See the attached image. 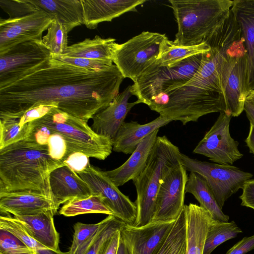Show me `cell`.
<instances>
[{
	"label": "cell",
	"mask_w": 254,
	"mask_h": 254,
	"mask_svg": "<svg viewBox=\"0 0 254 254\" xmlns=\"http://www.w3.org/2000/svg\"><path fill=\"white\" fill-rule=\"evenodd\" d=\"M203 54L170 66H160L155 62L131 85L132 95L150 108L163 95L183 86L192 78L200 65Z\"/></svg>",
	"instance_id": "7"
},
{
	"label": "cell",
	"mask_w": 254,
	"mask_h": 254,
	"mask_svg": "<svg viewBox=\"0 0 254 254\" xmlns=\"http://www.w3.org/2000/svg\"><path fill=\"white\" fill-rule=\"evenodd\" d=\"M244 111L250 123L254 125V104L246 100L244 106Z\"/></svg>",
	"instance_id": "46"
},
{
	"label": "cell",
	"mask_w": 254,
	"mask_h": 254,
	"mask_svg": "<svg viewBox=\"0 0 254 254\" xmlns=\"http://www.w3.org/2000/svg\"><path fill=\"white\" fill-rule=\"evenodd\" d=\"M64 138L72 153L82 152L89 157L104 160L112 153L113 141L95 132L87 121L52 108L43 117L32 122Z\"/></svg>",
	"instance_id": "6"
},
{
	"label": "cell",
	"mask_w": 254,
	"mask_h": 254,
	"mask_svg": "<svg viewBox=\"0 0 254 254\" xmlns=\"http://www.w3.org/2000/svg\"><path fill=\"white\" fill-rule=\"evenodd\" d=\"M55 214L53 210H47L30 215L14 216L37 242L49 249L59 251L60 234L54 225Z\"/></svg>",
	"instance_id": "27"
},
{
	"label": "cell",
	"mask_w": 254,
	"mask_h": 254,
	"mask_svg": "<svg viewBox=\"0 0 254 254\" xmlns=\"http://www.w3.org/2000/svg\"><path fill=\"white\" fill-rule=\"evenodd\" d=\"M186 254H203L208 230L214 221L211 214L200 205H185Z\"/></svg>",
	"instance_id": "22"
},
{
	"label": "cell",
	"mask_w": 254,
	"mask_h": 254,
	"mask_svg": "<svg viewBox=\"0 0 254 254\" xmlns=\"http://www.w3.org/2000/svg\"><path fill=\"white\" fill-rule=\"evenodd\" d=\"M87 213H102L114 215L113 212L104 203L101 196L97 194H94L88 197L66 202L59 211L60 214L66 217Z\"/></svg>",
	"instance_id": "33"
},
{
	"label": "cell",
	"mask_w": 254,
	"mask_h": 254,
	"mask_svg": "<svg viewBox=\"0 0 254 254\" xmlns=\"http://www.w3.org/2000/svg\"><path fill=\"white\" fill-rule=\"evenodd\" d=\"M84 23L90 29L98 24L111 21L114 18L129 11H136V7L146 0H81Z\"/></svg>",
	"instance_id": "21"
},
{
	"label": "cell",
	"mask_w": 254,
	"mask_h": 254,
	"mask_svg": "<svg viewBox=\"0 0 254 254\" xmlns=\"http://www.w3.org/2000/svg\"><path fill=\"white\" fill-rule=\"evenodd\" d=\"M178 24L173 43L199 45L228 17L233 0H169Z\"/></svg>",
	"instance_id": "4"
},
{
	"label": "cell",
	"mask_w": 254,
	"mask_h": 254,
	"mask_svg": "<svg viewBox=\"0 0 254 254\" xmlns=\"http://www.w3.org/2000/svg\"><path fill=\"white\" fill-rule=\"evenodd\" d=\"M185 191L192 194L200 206L207 210L214 220L220 222L229 221V216L223 213L207 182L201 176L195 172H190Z\"/></svg>",
	"instance_id": "30"
},
{
	"label": "cell",
	"mask_w": 254,
	"mask_h": 254,
	"mask_svg": "<svg viewBox=\"0 0 254 254\" xmlns=\"http://www.w3.org/2000/svg\"><path fill=\"white\" fill-rule=\"evenodd\" d=\"M88 185L93 194H99L114 215L124 223L133 225L136 218V207L128 196L122 193L105 171L90 164L77 173Z\"/></svg>",
	"instance_id": "12"
},
{
	"label": "cell",
	"mask_w": 254,
	"mask_h": 254,
	"mask_svg": "<svg viewBox=\"0 0 254 254\" xmlns=\"http://www.w3.org/2000/svg\"><path fill=\"white\" fill-rule=\"evenodd\" d=\"M157 129L144 138L131 156L119 167L105 171L106 175L117 187H120L137 177L144 170L157 137Z\"/></svg>",
	"instance_id": "24"
},
{
	"label": "cell",
	"mask_w": 254,
	"mask_h": 254,
	"mask_svg": "<svg viewBox=\"0 0 254 254\" xmlns=\"http://www.w3.org/2000/svg\"><path fill=\"white\" fill-rule=\"evenodd\" d=\"M254 249V235L245 237L238 242L226 254H245Z\"/></svg>",
	"instance_id": "43"
},
{
	"label": "cell",
	"mask_w": 254,
	"mask_h": 254,
	"mask_svg": "<svg viewBox=\"0 0 254 254\" xmlns=\"http://www.w3.org/2000/svg\"><path fill=\"white\" fill-rule=\"evenodd\" d=\"M99 232L85 254H101L109 239L118 230L124 223L114 215H108Z\"/></svg>",
	"instance_id": "38"
},
{
	"label": "cell",
	"mask_w": 254,
	"mask_h": 254,
	"mask_svg": "<svg viewBox=\"0 0 254 254\" xmlns=\"http://www.w3.org/2000/svg\"><path fill=\"white\" fill-rule=\"evenodd\" d=\"M174 221H152L140 227L123 223L120 231L130 254H157Z\"/></svg>",
	"instance_id": "16"
},
{
	"label": "cell",
	"mask_w": 254,
	"mask_h": 254,
	"mask_svg": "<svg viewBox=\"0 0 254 254\" xmlns=\"http://www.w3.org/2000/svg\"><path fill=\"white\" fill-rule=\"evenodd\" d=\"M54 59L88 70L101 69L113 64L111 62L85 58L59 57Z\"/></svg>",
	"instance_id": "40"
},
{
	"label": "cell",
	"mask_w": 254,
	"mask_h": 254,
	"mask_svg": "<svg viewBox=\"0 0 254 254\" xmlns=\"http://www.w3.org/2000/svg\"><path fill=\"white\" fill-rule=\"evenodd\" d=\"M157 254H186V226L184 209L174 222Z\"/></svg>",
	"instance_id": "34"
},
{
	"label": "cell",
	"mask_w": 254,
	"mask_h": 254,
	"mask_svg": "<svg viewBox=\"0 0 254 254\" xmlns=\"http://www.w3.org/2000/svg\"><path fill=\"white\" fill-rule=\"evenodd\" d=\"M181 152L166 136H158L142 172L132 182L137 197V215L133 226L140 227L152 221L155 201L164 175L181 160Z\"/></svg>",
	"instance_id": "5"
},
{
	"label": "cell",
	"mask_w": 254,
	"mask_h": 254,
	"mask_svg": "<svg viewBox=\"0 0 254 254\" xmlns=\"http://www.w3.org/2000/svg\"><path fill=\"white\" fill-rule=\"evenodd\" d=\"M50 57L42 40L19 44L0 54V89L16 81Z\"/></svg>",
	"instance_id": "11"
},
{
	"label": "cell",
	"mask_w": 254,
	"mask_h": 254,
	"mask_svg": "<svg viewBox=\"0 0 254 254\" xmlns=\"http://www.w3.org/2000/svg\"><path fill=\"white\" fill-rule=\"evenodd\" d=\"M33 122V121H32ZM32 124V129L26 138L36 146L48 150L51 158L61 165L72 153L64 138L46 127Z\"/></svg>",
	"instance_id": "29"
},
{
	"label": "cell",
	"mask_w": 254,
	"mask_h": 254,
	"mask_svg": "<svg viewBox=\"0 0 254 254\" xmlns=\"http://www.w3.org/2000/svg\"><path fill=\"white\" fill-rule=\"evenodd\" d=\"M52 21L43 12L14 19L0 18V54L19 44L42 40L43 32Z\"/></svg>",
	"instance_id": "15"
},
{
	"label": "cell",
	"mask_w": 254,
	"mask_h": 254,
	"mask_svg": "<svg viewBox=\"0 0 254 254\" xmlns=\"http://www.w3.org/2000/svg\"><path fill=\"white\" fill-rule=\"evenodd\" d=\"M124 77L115 64L88 70L51 57L0 89V116H20L43 104L88 121L118 95Z\"/></svg>",
	"instance_id": "1"
},
{
	"label": "cell",
	"mask_w": 254,
	"mask_h": 254,
	"mask_svg": "<svg viewBox=\"0 0 254 254\" xmlns=\"http://www.w3.org/2000/svg\"><path fill=\"white\" fill-rule=\"evenodd\" d=\"M250 152L254 154V125L250 123L248 135L245 140Z\"/></svg>",
	"instance_id": "45"
},
{
	"label": "cell",
	"mask_w": 254,
	"mask_h": 254,
	"mask_svg": "<svg viewBox=\"0 0 254 254\" xmlns=\"http://www.w3.org/2000/svg\"><path fill=\"white\" fill-rule=\"evenodd\" d=\"M181 160L163 176L157 194L152 221H175L184 207L188 176Z\"/></svg>",
	"instance_id": "14"
},
{
	"label": "cell",
	"mask_w": 254,
	"mask_h": 254,
	"mask_svg": "<svg viewBox=\"0 0 254 254\" xmlns=\"http://www.w3.org/2000/svg\"><path fill=\"white\" fill-rule=\"evenodd\" d=\"M242 189V194L239 196L241 205L254 210V179L247 181Z\"/></svg>",
	"instance_id": "42"
},
{
	"label": "cell",
	"mask_w": 254,
	"mask_h": 254,
	"mask_svg": "<svg viewBox=\"0 0 254 254\" xmlns=\"http://www.w3.org/2000/svg\"><path fill=\"white\" fill-rule=\"evenodd\" d=\"M232 116L220 113L217 119L198 142L193 153L202 155L216 163L232 165L243 154L239 149V142L233 138L229 126Z\"/></svg>",
	"instance_id": "13"
},
{
	"label": "cell",
	"mask_w": 254,
	"mask_h": 254,
	"mask_svg": "<svg viewBox=\"0 0 254 254\" xmlns=\"http://www.w3.org/2000/svg\"><path fill=\"white\" fill-rule=\"evenodd\" d=\"M0 229L5 230L19 239L36 254H64L61 251L51 250L35 240L28 232L21 222L10 214L0 213Z\"/></svg>",
	"instance_id": "32"
},
{
	"label": "cell",
	"mask_w": 254,
	"mask_h": 254,
	"mask_svg": "<svg viewBox=\"0 0 254 254\" xmlns=\"http://www.w3.org/2000/svg\"><path fill=\"white\" fill-rule=\"evenodd\" d=\"M105 219L91 224L77 222L73 226L74 234L69 251L64 254H85L95 241Z\"/></svg>",
	"instance_id": "36"
},
{
	"label": "cell",
	"mask_w": 254,
	"mask_h": 254,
	"mask_svg": "<svg viewBox=\"0 0 254 254\" xmlns=\"http://www.w3.org/2000/svg\"><path fill=\"white\" fill-rule=\"evenodd\" d=\"M61 166L26 139L7 146L0 149V193L33 190L53 196L49 175Z\"/></svg>",
	"instance_id": "3"
},
{
	"label": "cell",
	"mask_w": 254,
	"mask_h": 254,
	"mask_svg": "<svg viewBox=\"0 0 254 254\" xmlns=\"http://www.w3.org/2000/svg\"><path fill=\"white\" fill-rule=\"evenodd\" d=\"M45 113L44 107L39 106L20 116H0V149L27 138L32 129V122Z\"/></svg>",
	"instance_id": "26"
},
{
	"label": "cell",
	"mask_w": 254,
	"mask_h": 254,
	"mask_svg": "<svg viewBox=\"0 0 254 254\" xmlns=\"http://www.w3.org/2000/svg\"><path fill=\"white\" fill-rule=\"evenodd\" d=\"M0 254H36V253L15 236L0 229Z\"/></svg>",
	"instance_id": "39"
},
{
	"label": "cell",
	"mask_w": 254,
	"mask_h": 254,
	"mask_svg": "<svg viewBox=\"0 0 254 254\" xmlns=\"http://www.w3.org/2000/svg\"><path fill=\"white\" fill-rule=\"evenodd\" d=\"M221 75L226 104L225 113L232 117H238L244 111L248 96L247 58L242 33L227 54L223 64Z\"/></svg>",
	"instance_id": "9"
},
{
	"label": "cell",
	"mask_w": 254,
	"mask_h": 254,
	"mask_svg": "<svg viewBox=\"0 0 254 254\" xmlns=\"http://www.w3.org/2000/svg\"><path fill=\"white\" fill-rule=\"evenodd\" d=\"M167 39L165 34L143 31L124 43L118 44L113 63L124 78L134 82L158 59Z\"/></svg>",
	"instance_id": "8"
},
{
	"label": "cell",
	"mask_w": 254,
	"mask_h": 254,
	"mask_svg": "<svg viewBox=\"0 0 254 254\" xmlns=\"http://www.w3.org/2000/svg\"><path fill=\"white\" fill-rule=\"evenodd\" d=\"M231 10L245 40L247 58L248 94L254 89V0H234Z\"/></svg>",
	"instance_id": "23"
},
{
	"label": "cell",
	"mask_w": 254,
	"mask_h": 254,
	"mask_svg": "<svg viewBox=\"0 0 254 254\" xmlns=\"http://www.w3.org/2000/svg\"><path fill=\"white\" fill-rule=\"evenodd\" d=\"M118 45L115 39H104L96 35L93 39L86 38L82 41L68 46L65 54L59 57L85 58L113 63Z\"/></svg>",
	"instance_id": "28"
},
{
	"label": "cell",
	"mask_w": 254,
	"mask_h": 254,
	"mask_svg": "<svg viewBox=\"0 0 254 254\" xmlns=\"http://www.w3.org/2000/svg\"><path fill=\"white\" fill-rule=\"evenodd\" d=\"M27 15L43 12L52 20L57 19L64 25L68 32L83 24L81 0H24Z\"/></svg>",
	"instance_id": "19"
},
{
	"label": "cell",
	"mask_w": 254,
	"mask_h": 254,
	"mask_svg": "<svg viewBox=\"0 0 254 254\" xmlns=\"http://www.w3.org/2000/svg\"><path fill=\"white\" fill-rule=\"evenodd\" d=\"M131 95V85H128L118 94L108 107L93 116L91 127L92 130L113 141L131 108L141 103L138 100L129 103L128 100Z\"/></svg>",
	"instance_id": "18"
},
{
	"label": "cell",
	"mask_w": 254,
	"mask_h": 254,
	"mask_svg": "<svg viewBox=\"0 0 254 254\" xmlns=\"http://www.w3.org/2000/svg\"><path fill=\"white\" fill-rule=\"evenodd\" d=\"M210 50L209 45L205 41L197 45L179 46L167 39L163 45L160 55L155 62L160 66H170L185 59L206 53Z\"/></svg>",
	"instance_id": "31"
},
{
	"label": "cell",
	"mask_w": 254,
	"mask_h": 254,
	"mask_svg": "<svg viewBox=\"0 0 254 254\" xmlns=\"http://www.w3.org/2000/svg\"><path fill=\"white\" fill-rule=\"evenodd\" d=\"M121 237L119 229L107 241L101 254H117Z\"/></svg>",
	"instance_id": "44"
},
{
	"label": "cell",
	"mask_w": 254,
	"mask_h": 254,
	"mask_svg": "<svg viewBox=\"0 0 254 254\" xmlns=\"http://www.w3.org/2000/svg\"><path fill=\"white\" fill-rule=\"evenodd\" d=\"M242 230L233 220L220 222L214 220L207 233L203 254H211L224 242L235 238Z\"/></svg>",
	"instance_id": "35"
},
{
	"label": "cell",
	"mask_w": 254,
	"mask_h": 254,
	"mask_svg": "<svg viewBox=\"0 0 254 254\" xmlns=\"http://www.w3.org/2000/svg\"><path fill=\"white\" fill-rule=\"evenodd\" d=\"M60 205L53 197L33 190L0 193V213L13 216L30 215L53 210L57 213Z\"/></svg>",
	"instance_id": "17"
},
{
	"label": "cell",
	"mask_w": 254,
	"mask_h": 254,
	"mask_svg": "<svg viewBox=\"0 0 254 254\" xmlns=\"http://www.w3.org/2000/svg\"><path fill=\"white\" fill-rule=\"evenodd\" d=\"M246 100L254 104V89L250 91Z\"/></svg>",
	"instance_id": "48"
},
{
	"label": "cell",
	"mask_w": 254,
	"mask_h": 254,
	"mask_svg": "<svg viewBox=\"0 0 254 254\" xmlns=\"http://www.w3.org/2000/svg\"><path fill=\"white\" fill-rule=\"evenodd\" d=\"M117 254H130L129 251L122 236L121 237Z\"/></svg>",
	"instance_id": "47"
},
{
	"label": "cell",
	"mask_w": 254,
	"mask_h": 254,
	"mask_svg": "<svg viewBox=\"0 0 254 254\" xmlns=\"http://www.w3.org/2000/svg\"><path fill=\"white\" fill-rule=\"evenodd\" d=\"M50 189L53 198L60 205L70 200L88 197L93 192L88 185L67 166L53 170L49 177Z\"/></svg>",
	"instance_id": "20"
},
{
	"label": "cell",
	"mask_w": 254,
	"mask_h": 254,
	"mask_svg": "<svg viewBox=\"0 0 254 254\" xmlns=\"http://www.w3.org/2000/svg\"><path fill=\"white\" fill-rule=\"evenodd\" d=\"M181 161L187 171L196 173L206 180L222 209L225 201L253 177L234 166L202 161L182 153Z\"/></svg>",
	"instance_id": "10"
},
{
	"label": "cell",
	"mask_w": 254,
	"mask_h": 254,
	"mask_svg": "<svg viewBox=\"0 0 254 254\" xmlns=\"http://www.w3.org/2000/svg\"><path fill=\"white\" fill-rule=\"evenodd\" d=\"M241 34L240 26L231 10L225 21L203 40L210 50L203 54L195 74L185 85L166 94L165 103L155 111L184 125L208 114L225 112L222 66L229 50Z\"/></svg>",
	"instance_id": "2"
},
{
	"label": "cell",
	"mask_w": 254,
	"mask_h": 254,
	"mask_svg": "<svg viewBox=\"0 0 254 254\" xmlns=\"http://www.w3.org/2000/svg\"><path fill=\"white\" fill-rule=\"evenodd\" d=\"M171 122V120L161 116L143 125L136 121L125 122L113 140V150L126 154H132L144 138Z\"/></svg>",
	"instance_id": "25"
},
{
	"label": "cell",
	"mask_w": 254,
	"mask_h": 254,
	"mask_svg": "<svg viewBox=\"0 0 254 254\" xmlns=\"http://www.w3.org/2000/svg\"><path fill=\"white\" fill-rule=\"evenodd\" d=\"M47 30L42 40L49 50L51 57L55 58L64 55L68 47V32L66 27L54 19Z\"/></svg>",
	"instance_id": "37"
},
{
	"label": "cell",
	"mask_w": 254,
	"mask_h": 254,
	"mask_svg": "<svg viewBox=\"0 0 254 254\" xmlns=\"http://www.w3.org/2000/svg\"><path fill=\"white\" fill-rule=\"evenodd\" d=\"M89 158L82 152H74L70 155L64 164L78 173L85 170L90 164Z\"/></svg>",
	"instance_id": "41"
}]
</instances>
